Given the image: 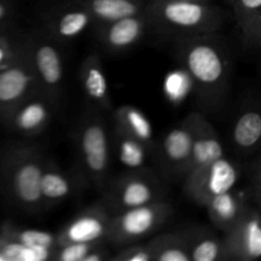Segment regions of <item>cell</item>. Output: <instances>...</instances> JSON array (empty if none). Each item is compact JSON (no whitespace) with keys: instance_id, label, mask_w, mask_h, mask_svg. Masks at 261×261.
<instances>
[{"instance_id":"obj_32","label":"cell","mask_w":261,"mask_h":261,"mask_svg":"<svg viewBox=\"0 0 261 261\" xmlns=\"http://www.w3.org/2000/svg\"><path fill=\"white\" fill-rule=\"evenodd\" d=\"M15 18V7L10 0H0V32L12 30Z\"/></svg>"},{"instance_id":"obj_16","label":"cell","mask_w":261,"mask_h":261,"mask_svg":"<svg viewBox=\"0 0 261 261\" xmlns=\"http://www.w3.org/2000/svg\"><path fill=\"white\" fill-rule=\"evenodd\" d=\"M193 114V144L190 157L186 165V173L223 157L224 149L216 127L199 112ZM184 176V177H185Z\"/></svg>"},{"instance_id":"obj_4","label":"cell","mask_w":261,"mask_h":261,"mask_svg":"<svg viewBox=\"0 0 261 261\" xmlns=\"http://www.w3.org/2000/svg\"><path fill=\"white\" fill-rule=\"evenodd\" d=\"M78 177L83 185L103 191L109 182L112 160L111 132L106 115L88 106L79 117L73 134Z\"/></svg>"},{"instance_id":"obj_17","label":"cell","mask_w":261,"mask_h":261,"mask_svg":"<svg viewBox=\"0 0 261 261\" xmlns=\"http://www.w3.org/2000/svg\"><path fill=\"white\" fill-rule=\"evenodd\" d=\"M81 83L88 106L105 115L111 114L114 106L110 94V86L101 59L97 54H91L82 63Z\"/></svg>"},{"instance_id":"obj_22","label":"cell","mask_w":261,"mask_h":261,"mask_svg":"<svg viewBox=\"0 0 261 261\" xmlns=\"http://www.w3.org/2000/svg\"><path fill=\"white\" fill-rule=\"evenodd\" d=\"M114 124L135 140L142 143L148 150L153 154L155 148L154 133L149 119L144 115V112L138 107L132 105H122L117 109L112 110Z\"/></svg>"},{"instance_id":"obj_14","label":"cell","mask_w":261,"mask_h":261,"mask_svg":"<svg viewBox=\"0 0 261 261\" xmlns=\"http://www.w3.org/2000/svg\"><path fill=\"white\" fill-rule=\"evenodd\" d=\"M58 105L41 92H35L20 102L3 124L22 137H35L47 129Z\"/></svg>"},{"instance_id":"obj_25","label":"cell","mask_w":261,"mask_h":261,"mask_svg":"<svg viewBox=\"0 0 261 261\" xmlns=\"http://www.w3.org/2000/svg\"><path fill=\"white\" fill-rule=\"evenodd\" d=\"M112 149L117 150L119 160L126 166L129 170H140L145 168L144 163L147 160V155L149 154V150L127 135L126 133L122 132L119 126L114 124V132L111 134Z\"/></svg>"},{"instance_id":"obj_5","label":"cell","mask_w":261,"mask_h":261,"mask_svg":"<svg viewBox=\"0 0 261 261\" xmlns=\"http://www.w3.org/2000/svg\"><path fill=\"white\" fill-rule=\"evenodd\" d=\"M161 200H166V189L149 168L130 170L109 181L101 199L111 216Z\"/></svg>"},{"instance_id":"obj_18","label":"cell","mask_w":261,"mask_h":261,"mask_svg":"<svg viewBox=\"0 0 261 261\" xmlns=\"http://www.w3.org/2000/svg\"><path fill=\"white\" fill-rule=\"evenodd\" d=\"M82 182L78 176H73L61 170L58 163L45 158L41 173L40 194L42 201V211L56 206L68 200Z\"/></svg>"},{"instance_id":"obj_3","label":"cell","mask_w":261,"mask_h":261,"mask_svg":"<svg viewBox=\"0 0 261 261\" xmlns=\"http://www.w3.org/2000/svg\"><path fill=\"white\" fill-rule=\"evenodd\" d=\"M149 28L158 35L181 38L219 33L226 14L213 2L191 0H148L145 7Z\"/></svg>"},{"instance_id":"obj_20","label":"cell","mask_w":261,"mask_h":261,"mask_svg":"<svg viewBox=\"0 0 261 261\" xmlns=\"http://www.w3.org/2000/svg\"><path fill=\"white\" fill-rule=\"evenodd\" d=\"M245 48L256 53L261 46V0H232L229 4Z\"/></svg>"},{"instance_id":"obj_2","label":"cell","mask_w":261,"mask_h":261,"mask_svg":"<svg viewBox=\"0 0 261 261\" xmlns=\"http://www.w3.org/2000/svg\"><path fill=\"white\" fill-rule=\"evenodd\" d=\"M45 154L33 143L12 142L0 149V195L27 214L42 212L40 181Z\"/></svg>"},{"instance_id":"obj_29","label":"cell","mask_w":261,"mask_h":261,"mask_svg":"<svg viewBox=\"0 0 261 261\" xmlns=\"http://www.w3.org/2000/svg\"><path fill=\"white\" fill-rule=\"evenodd\" d=\"M97 242H74L55 246L50 261H84Z\"/></svg>"},{"instance_id":"obj_23","label":"cell","mask_w":261,"mask_h":261,"mask_svg":"<svg viewBox=\"0 0 261 261\" xmlns=\"http://www.w3.org/2000/svg\"><path fill=\"white\" fill-rule=\"evenodd\" d=\"M232 142L242 153H254L261 138V115L257 107L249 106L237 115L232 125Z\"/></svg>"},{"instance_id":"obj_34","label":"cell","mask_w":261,"mask_h":261,"mask_svg":"<svg viewBox=\"0 0 261 261\" xmlns=\"http://www.w3.org/2000/svg\"><path fill=\"white\" fill-rule=\"evenodd\" d=\"M191 2H205V3H211L213 0H191Z\"/></svg>"},{"instance_id":"obj_12","label":"cell","mask_w":261,"mask_h":261,"mask_svg":"<svg viewBox=\"0 0 261 261\" xmlns=\"http://www.w3.org/2000/svg\"><path fill=\"white\" fill-rule=\"evenodd\" d=\"M226 261H256L261 256V218L257 206L249 205L233 227L224 232Z\"/></svg>"},{"instance_id":"obj_8","label":"cell","mask_w":261,"mask_h":261,"mask_svg":"<svg viewBox=\"0 0 261 261\" xmlns=\"http://www.w3.org/2000/svg\"><path fill=\"white\" fill-rule=\"evenodd\" d=\"M184 180L186 196L198 205L205 206L216 196L236 188L240 168L226 155L190 171Z\"/></svg>"},{"instance_id":"obj_10","label":"cell","mask_w":261,"mask_h":261,"mask_svg":"<svg viewBox=\"0 0 261 261\" xmlns=\"http://www.w3.org/2000/svg\"><path fill=\"white\" fill-rule=\"evenodd\" d=\"M193 144V114L168 130L160 143H155L153 154L161 172L167 178H184Z\"/></svg>"},{"instance_id":"obj_24","label":"cell","mask_w":261,"mask_h":261,"mask_svg":"<svg viewBox=\"0 0 261 261\" xmlns=\"http://www.w3.org/2000/svg\"><path fill=\"white\" fill-rule=\"evenodd\" d=\"M91 12L93 24L145 12L148 0H82Z\"/></svg>"},{"instance_id":"obj_19","label":"cell","mask_w":261,"mask_h":261,"mask_svg":"<svg viewBox=\"0 0 261 261\" xmlns=\"http://www.w3.org/2000/svg\"><path fill=\"white\" fill-rule=\"evenodd\" d=\"M249 205L244 191L232 189L212 199L205 208L213 226L224 233L244 216Z\"/></svg>"},{"instance_id":"obj_1","label":"cell","mask_w":261,"mask_h":261,"mask_svg":"<svg viewBox=\"0 0 261 261\" xmlns=\"http://www.w3.org/2000/svg\"><path fill=\"white\" fill-rule=\"evenodd\" d=\"M176 60L193 83L199 101L209 110L223 106L231 82V58L217 33L175 38Z\"/></svg>"},{"instance_id":"obj_33","label":"cell","mask_w":261,"mask_h":261,"mask_svg":"<svg viewBox=\"0 0 261 261\" xmlns=\"http://www.w3.org/2000/svg\"><path fill=\"white\" fill-rule=\"evenodd\" d=\"M260 161L255 162V168H254V176L251 177V180L254 181V193H255V201L259 203L260 200Z\"/></svg>"},{"instance_id":"obj_6","label":"cell","mask_w":261,"mask_h":261,"mask_svg":"<svg viewBox=\"0 0 261 261\" xmlns=\"http://www.w3.org/2000/svg\"><path fill=\"white\" fill-rule=\"evenodd\" d=\"M172 204L166 200L145 204L111 216L106 241L122 247L143 241L160 231L172 217Z\"/></svg>"},{"instance_id":"obj_11","label":"cell","mask_w":261,"mask_h":261,"mask_svg":"<svg viewBox=\"0 0 261 261\" xmlns=\"http://www.w3.org/2000/svg\"><path fill=\"white\" fill-rule=\"evenodd\" d=\"M93 25L91 12L82 0L55 5L43 17V32L60 45H66L86 33Z\"/></svg>"},{"instance_id":"obj_28","label":"cell","mask_w":261,"mask_h":261,"mask_svg":"<svg viewBox=\"0 0 261 261\" xmlns=\"http://www.w3.org/2000/svg\"><path fill=\"white\" fill-rule=\"evenodd\" d=\"M51 252L23 246L0 233V261H45L50 260Z\"/></svg>"},{"instance_id":"obj_21","label":"cell","mask_w":261,"mask_h":261,"mask_svg":"<svg viewBox=\"0 0 261 261\" xmlns=\"http://www.w3.org/2000/svg\"><path fill=\"white\" fill-rule=\"evenodd\" d=\"M190 261H226L223 240L203 226L180 229Z\"/></svg>"},{"instance_id":"obj_15","label":"cell","mask_w":261,"mask_h":261,"mask_svg":"<svg viewBox=\"0 0 261 261\" xmlns=\"http://www.w3.org/2000/svg\"><path fill=\"white\" fill-rule=\"evenodd\" d=\"M92 28L105 50L117 54L130 50L139 43L149 28V23L147 14L143 12L109 22L97 23L92 25Z\"/></svg>"},{"instance_id":"obj_9","label":"cell","mask_w":261,"mask_h":261,"mask_svg":"<svg viewBox=\"0 0 261 261\" xmlns=\"http://www.w3.org/2000/svg\"><path fill=\"white\" fill-rule=\"evenodd\" d=\"M37 91L24 35L15 58L0 70V121L4 122L20 102Z\"/></svg>"},{"instance_id":"obj_30","label":"cell","mask_w":261,"mask_h":261,"mask_svg":"<svg viewBox=\"0 0 261 261\" xmlns=\"http://www.w3.org/2000/svg\"><path fill=\"white\" fill-rule=\"evenodd\" d=\"M111 261H153L152 249L149 241L135 242V244L122 246L119 251L110 257Z\"/></svg>"},{"instance_id":"obj_26","label":"cell","mask_w":261,"mask_h":261,"mask_svg":"<svg viewBox=\"0 0 261 261\" xmlns=\"http://www.w3.org/2000/svg\"><path fill=\"white\" fill-rule=\"evenodd\" d=\"M0 233L23 246L32 247V249L53 251L56 246V236H54L50 232L42 231V229L25 228V227L17 226L10 221L0 224Z\"/></svg>"},{"instance_id":"obj_31","label":"cell","mask_w":261,"mask_h":261,"mask_svg":"<svg viewBox=\"0 0 261 261\" xmlns=\"http://www.w3.org/2000/svg\"><path fill=\"white\" fill-rule=\"evenodd\" d=\"M23 38L24 35L14 32L13 30L0 32V70L12 63L22 45Z\"/></svg>"},{"instance_id":"obj_7","label":"cell","mask_w":261,"mask_h":261,"mask_svg":"<svg viewBox=\"0 0 261 261\" xmlns=\"http://www.w3.org/2000/svg\"><path fill=\"white\" fill-rule=\"evenodd\" d=\"M60 46L42 30L27 33L28 54L38 92L58 106L64 89V56Z\"/></svg>"},{"instance_id":"obj_35","label":"cell","mask_w":261,"mask_h":261,"mask_svg":"<svg viewBox=\"0 0 261 261\" xmlns=\"http://www.w3.org/2000/svg\"><path fill=\"white\" fill-rule=\"evenodd\" d=\"M224 2H226V3H227V4H228V5H229V4H231V3H232V0H224Z\"/></svg>"},{"instance_id":"obj_13","label":"cell","mask_w":261,"mask_h":261,"mask_svg":"<svg viewBox=\"0 0 261 261\" xmlns=\"http://www.w3.org/2000/svg\"><path fill=\"white\" fill-rule=\"evenodd\" d=\"M111 214L101 200L74 216L56 234V246L74 242H96L106 240Z\"/></svg>"},{"instance_id":"obj_27","label":"cell","mask_w":261,"mask_h":261,"mask_svg":"<svg viewBox=\"0 0 261 261\" xmlns=\"http://www.w3.org/2000/svg\"><path fill=\"white\" fill-rule=\"evenodd\" d=\"M148 241L153 261H190L180 229L157 234Z\"/></svg>"}]
</instances>
